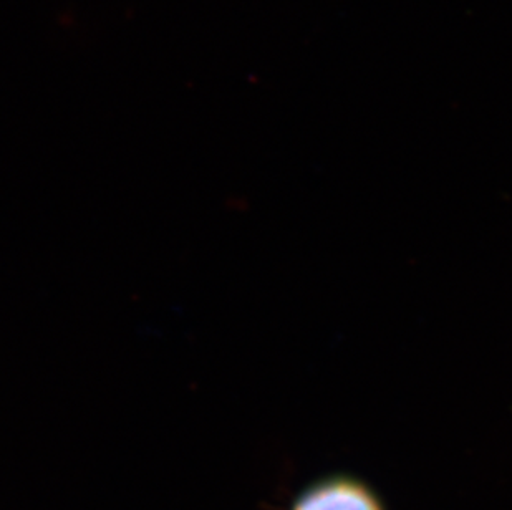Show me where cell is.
<instances>
[{"label": "cell", "instance_id": "cell-1", "mask_svg": "<svg viewBox=\"0 0 512 510\" xmlns=\"http://www.w3.org/2000/svg\"><path fill=\"white\" fill-rule=\"evenodd\" d=\"M289 510H388L373 484L352 472H332L309 482Z\"/></svg>", "mask_w": 512, "mask_h": 510}]
</instances>
